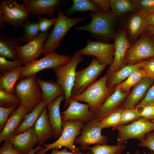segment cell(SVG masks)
Wrapping results in <instances>:
<instances>
[{"mask_svg":"<svg viewBox=\"0 0 154 154\" xmlns=\"http://www.w3.org/2000/svg\"><path fill=\"white\" fill-rule=\"evenodd\" d=\"M23 42L20 37H14L1 35L0 56L10 60H18L16 47Z\"/></svg>","mask_w":154,"mask_h":154,"instance_id":"cell-25","label":"cell"},{"mask_svg":"<svg viewBox=\"0 0 154 154\" xmlns=\"http://www.w3.org/2000/svg\"><path fill=\"white\" fill-rule=\"evenodd\" d=\"M22 65L19 60H9L0 56V72L2 75L9 72Z\"/></svg>","mask_w":154,"mask_h":154,"instance_id":"cell-38","label":"cell"},{"mask_svg":"<svg viewBox=\"0 0 154 154\" xmlns=\"http://www.w3.org/2000/svg\"><path fill=\"white\" fill-rule=\"evenodd\" d=\"M154 83V80L150 78H143L133 88L128 96L123 109L133 108L141 102L149 88Z\"/></svg>","mask_w":154,"mask_h":154,"instance_id":"cell-22","label":"cell"},{"mask_svg":"<svg viewBox=\"0 0 154 154\" xmlns=\"http://www.w3.org/2000/svg\"><path fill=\"white\" fill-rule=\"evenodd\" d=\"M2 11L7 24L14 27L23 26L31 15L25 6L15 0H3L0 2Z\"/></svg>","mask_w":154,"mask_h":154,"instance_id":"cell-12","label":"cell"},{"mask_svg":"<svg viewBox=\"0 0 154 154\" xmlns=\"http://www.w3.org/2000/svg\"><path fill=\"white\" fill-rule=\"evenodd\" d=\"M37 74L23 78L16 83L14 94L27 108L28 114L42 101L41 89L37 83Z\"/></svg>","mask_w":154,"mask_h":154,"instance_id":"cell-3","label":"cell"},{"mask_svg":"<svg viewBox=\"0 0 154 154\" xmlns=\"http://www.w3.org/2000/svg\"><path fill=\"white\" fill-rule=\"evenodd\" d=\"M0 149V154H22L15 149L9 139L5 140Z\"/></svg>","mask_w":154,"mask_h":154,"instance_id":"cell-45","label":"cell"},{"mask_svg":"<svg viewBox=\"0 0 154 154\" xmlns=\"http://www.w3.org/2000/svg\"><path fill=\"white\" fill-rule=\"evenodd\" d=\"M73 2L72 6L65 11V13L69 16L76 12L102 11L93 0H74Z\"/></svg>","mask_w":154,"mask_h":154,"instance_id":"cell-31","label":"cell"},{"mask_svg":"<svg viewBox=\"0 0 154 154\" xmlns=\"http://www.w3.org/2000/svg\"><path fill=\"white\" fill-rule=\"evenodd\" d=\"M48 32L40 33L37 37L22 46H17L16 49L18 56V60L23 66H25L37 59L42 54L44 44L47 38Z\"/></svg>","mask_w":154,"mask_h":154,"instance_id":"cell-14","label":"cell"},{"mask_svg":"<svg viewBox=\"0 0 154 154\" xmlns=\"http://www.w3.org/2000/svg\"><path fill=\"white\" fill-rule=\"evenodd\" d=\"M94 3L98 5L103 11L108 12L111 9L110 0H93Z\"/></svg>","mask_w":154,"mask_h":154,"instance_id":"cell-47","label":"cell"},{"mask_svg":"<svg viewBox=\"0 0 154 154\" xmlns=\"http://www.w3.org/2000/svg\"><path fill=\"white\" fill-rule=\"evenodd\" d=\"M47 105V104L43 101L36 105L30 113L25 116L22 123L15 130L13 135L20 134L33 127L42 111Z\"/></svg>","mask_w":154,"mask_h":154,"instance_id":"cell-27","label":"cell"},{"mask_svg":"<svg viewBox=\"0 0 154 154\" xmlns=\"http://www.w3.org/2000/svg\"><path fill=\"white\" fill-rule=\"evenodd\" d=\"M128 94L114 88V92L94 113V119L100 121L110 114L123 109Z\"/></svg>","mask_w":154,"mask_h":154,"instance_id":"cell-17","label":"cell"},{"mask_svg":"<svg viewBox=\"0 0 154 154\" xmlns=\"http://www.w3.org/2000/svg\"><path fill=\"white\" fill-rule=\"evenodd\" d=\"M38 22L40 33H45L48 32L49 30L54 25L57 19L56 18L50 19L44 18L42 17L38 18Z\"/></svg>","mask_w":154,"mask_h":154,"instance_id":"cell-41","label":"cell"},{"mask_svg":"<svg viewBox=\"0 0 154 154\" xmlns=\"http://www.w3.org/2000/svg\"><path fill=\"white\" fill-rule=\"evenodd\" d=\"M31 15L38 18L43 15L50 19L54 13L64 6L65 1L62 0H22Z\"/></svg>","mask_w":154,"mask_h":154,"instance_id":"cell-16","label":"cell"},{"mask_svg":"<svg viewBox=\"0 0 154 154\" xmlns=\"http://www.w3.org/2000/svg\"><path fill=\"white\" fill-rule=\"evenodd\" d=\"M152 38L153 40V41H154V36H152Z\"/></svg>","mask_w":154,"mask_h":154,"instance_id":"cell-56","label":"cell"},{"mask_svg":"<svg viewBox=\"0 0 154 154\" xmlns=\"http://www.w3.org/2000/svg\"><path fill=\"white\" fill-rule=\"evenodd\" d=\"M151 121L154 122V105L153 107L152 116Z\"/></svg>","mask_w":154,"mask_h":154,"instance_id":"cell-54","label":"cell"},{"mask_svg":"<svg viewBox=\"0 0 154 154\" xmlns=\"http://www.w3.org/2000/svg\"><path fill=\"white\" fill-rule=\"evenodd\" d=\"M85 123L79 120L62 121L63 131L60 137L52 143L43 144V148L37 151L35 154H46L48 151L51 149H59L62 147H68L71 152H80L81 149L80 147H76L74 143L77 136L81 133L82 127Z\"/></svg>","mask_w":154,"mask_h":154,"instance_id":"cell-4","label":"cell"},{"mask_svg":"<svg viewBox=\"0 0 154 154\" xmlns=\"http://www.w3.org/2000/svg\"><path fill=\"white\" fill-rule=\"evenodd\" d=\"M139 12L144 15L154 13V0H135Z\"/></svg>","mask_w":154,"mask_h":154,"instance_id":"cell-39","label":"cell"},{"mask_svg":"<svg viewBox=\"0 0 154 154\" xmlns=\"http://www.w3.org/2000/svg\"><path fill=\"white\" fill-rule=\"evenodd\" d=\"M47 106L42 111L33 127L38 140V144L42 145L54 136L52 128L49 121Z\"/></svg>","mask_w":154,"mask_h":154,"instance_id":"cell-23","label":"cell"},{"mask_svg":"<svg viewBox=\"0 0 154 154\" xmlns=\"http://www.w3.org/2000/svg\"><path fill=\"white\" fill-rule=\"evenodd\" d=\"M21 102L14 94H11L3 89H0V107L5 108L17 107Z\"/></svg>","mask_w":154,"mask_h":154,"instance_id":"cell-35","label":"cell"},{"mask_svg":"<svg viewBox=\"0 0 154 154\" xmlns=\"http://www.w3.org/2000/svg\"><path fill=\"white\" fill-rule=\"evenodd\" d=\"M104 127L101 122L95 119L86 122L82 127L80 135L77 137L74 143L79 144L82 150H85L92 145H102L108 141L107 137L101 134Z\"/></svg>","mask_w":154,"mask_h":154,"instance_id":"cell-11","label":"cell"},{"mask_svg":"<svg viewBox=\"0 0 154 154\" xmlns=\"http://www.w3.org/2000/svg\"><path fill=\"white\" fill-rule=\"evenodd\" d=\"M139 66L138 64H127L119 70L107 76V85L109 88H114L127 79L131 72Z\"/></svg>","mask_w":154,"mask_h":154,"instance_id":"cell-29","label":"cell"},{"mask_svg":"<svg viewBox=\"0 0 154 154\" xmlns=\"http://www.w3.org/2000/svg\"><path fill=\"white\" fill-rule=\"evenodd\" d=\"M22 66L1 76L0 89H3L9 93L14 94V88L19 79Z\"/></svg>","mask_w":154,"mask_h":154,"instance_id":"cell-32","label":"cell"},{"mask_svg":"<svg viewBox=\"0 0 154 154\" xmlns=\"http://www.w3.org/2000/svg\"><path fill=\"white\" fill-rule=\"evenodd\" d=\"M145 31L149 35L154 36V25L148 26Z\"/></svg>","mask_w":154,"mask_h":154,"instance_id":"cell-51","label":"cell"},{"mask_svg":"<svg viewBox=\"0 0 154 154\" xmlns=\"http://www.w3.org/2000/svg\"><path fill=\"white\" fill-rule=\"evenodd\" d=\"M134 154H141L139 150L138 149L135 152Z\"/></svg>","mask_w":154,"mask_h":154,"instance_id":"cell-55","label":"cell"},{"mask_svg":"<svg viewBox=\"0 0 154 154\" xmlns=\"http://www.w3.org/2000/svg\"><path fill=\"white\" fill-rule=\"evenodd\" d=\"M71 58L55 51L51 52L39 59H37L25 66H22L19 79L32 75L46 69H55L67 63Z\"/></svg>","mask_w":154,"mask_h":154,"instance_id":"cell-7","label":"cell"},{"mask_svg":"<svg viewBox=\"0 0 154 154\" xmlns=\"http://www.w3.org/2000/svg\"><path fill=\"white\" fill-rule=\"evenodd\" d=\"M110 0L111 11L117 16L128 12H138L135 0Z\"/></svg>","mask_w":154,"mask_h":154,"instance_id":"cell-30","label":"cell"},{"mask_svg":"<svg viewBox=\"0 0 154 154\" xmlns=\"http://www.w3.org/2000/svg\"><path fill=\"white\" fill-rule=\"evenodd\" d=\"M123 143L114 145L106 144L97 145L88 147L87 149L91 151L93 154H121L127 148Z\"/></svg>","mask_w":154,"mask_h":154,"instance_id":"cell-33","label":"cell"},{"mask_svg":"<svg viewBox=\"0 0 154 154\" xmlns=\"http://www.w3.org/2000/svg\"><path fill=\"white\" fill-rule=\"evenodd\" d=\"M89 17L71 18L66 16L60 10L58 11L56 21L44 44L42 54L45 56L55 51L68 31L75 25Z\"/></svg>","mask_w":154,"mask_h":154,"instance_id":"cell-2","label":"cell"},{"mask_svg":"<svg viewBox=\"0 0 154 154\" xmlns=\"http://www.w3.org/2000/svg\"><path fill=\"white\" fill-rule=\"evenodd\" d=\"M148 26L145 15L139 12L131 14L128 18L126 31L130 42H136Z\"/></svg>","mask_w":154,"mask_h":154,"instance_id":"cell-21","label":"cell"},{"mask_svg":"<svg viewBox=\"0 0 154 154\" xmlns=\"http://www.w3.org/2000/svg\"><path fill=\"white\" fill-rule=\"evenodd\" d=\"M87 45L78 51L81 55L93 56L101 64H112L115 54L114 43H108L90 40H87Z\"/></svg>","mask_w":154,"mask_h":154,"instance_id":"cell-13","label":"cell"},{"mask_svg":"<svg viewBox=\"0 0 154 154\" xmlns=\"http://www.w3.org/2000/svg\"><path fill=\"white\" fill-rule=\"evenodd\" d=\"M145 31L130 46L126 54V65L135 64L154 57V41Z\"/></svg>","mask_w":154,"mask_h":154,"instance_id":"cell-9","label":"cell"},{"mask_svg":"<svg viewBox=\"0 0 154 154\" xmlns=\"http://www.w3.org/2000/svg\"><path fill=\"white\" fill-rule=\"evenodd\" d=\"M140 117L138 108H135L122 109L121 119L117 126L125 125L129 122H132Z\"/></svg>","mask_w":154,"mask_h":154,"instance_id":"cell-36","label":"cell"},{"mask_svg":"<svg viewBox=\"0 0 154 154\" xmlns=\"http://www.w3.org/2000/svg\"><path fill=\"white\" fill-rule=\"evenodd\" d=\"M112 129L118 131L117 144L131 139H137L140 142L147 133L154 130V122L140 117L130 124L112 127Z\"/></svg>","mask_w":154,"mask_h":154,"instance_id":"cell-8","label":"cell"},{"mask_svg":"<svg viewBox=\"0 0 154 154\" xmlns=\"http://www.w3.org/2000/svg\"><path fill=\"white\" fill-rule=\"evenodd\" d=\"M22 35L20 37L22 41L27 43L35 39L40 33L38 22L27 20L24 23Z\"/></svg>","mask_w":154,"mask_h":154,"instance_id":"cell-34","label":"cell"},{"mask_svg":"<svg viewBox=\"0 0 154 154\" xmlns=\"http://www.w3.org/2000/svg\"><path fill=\"white\" fill-rule=\"evenodd\" d=\"M145 71L147 77L154 80V57L137 64Z\"/></svg>","mask_w":154,"mask_h":154,"instance_id":"cell-40","label":"cell"},{"mask_svg":"<svg viewBox=\"0 0 154 154\" xmlns=\"http://www.w3.org/2000/svg\"><path fill=\"white\" fill-rule=\"evenodd\" d=\"M137 145L146 147L154 152V131L147 133L143 140L138 143Z\"/></svg>","mask_w":154,"mask_h":154,"instance_id":"cell-42","label":"cell"},{"mask_svg":"<svg viewBox=\"0 0 154 154\" xmlns=\"http://www.w3.org/2000/svg\"><path fill=\"white\" fill-rule=\"evenodd\" d=\"M107 66L106 64H101L97 59L94 57L87 67L76 71L71 96H77L83 92L88 87L96 81Z\"/></svg>","mask_w":154,"mask_h":154,"instance_id":"cell-10","label":"cell"},{"mask_svg":"<svg viewBox=\"0 0 154 154\" xmlns=\"http://www.w3.org/2000/svg\"><path fill=\"white\" fill-rule=\"evenodd\" d=\"M122 110L110 114L100 121L104 128L112 127L118 125L121 119Z\"/></svg>","mask_w":154,"mask_h":154,"instance_id":"cell-37","label":"cell"},{"mask_svg":"<svg viewBox=\"0 0 154 154\" xmlns=\"http://www.w3.org/2000/svg\"><path fill=\"white\" fill-rule=\"evenodd\" d=\"M37 80L41 91L42 101L47 104L53 102L58 96L64 95L61 86L52 80H45L38 78Z\"/></svg>","mask_w":154,"mask_h":154,"instance_id":"cell-26","label":"cell"},{"mask_svg":"<svg viewBox=\"0 0 154 154\" xmlns=\"http://www.w3.org/2000/svg\"><path fill=\"white\" fill-rule=\"evenodd\" d=\"M89 16L92 18L90 22L86 25L76 27L75 30L88 31L98 41L109 43L116 33L115 26L117 16L111 11L92 12Z\"/></svg>","mask_w":154,"mask_h":154,"instance_id":"cell-1","label":"cell"},{"mask_svg":"<svg viewBox=\"0 0 154 154\" xmlns=\"http://www.w3.org/2000/svg\"><path fill=\"white\" fill-rule=\"evenodd\" d=\"M147 77L145 70L139 66L134 69L125 81L115 87L123 92L129 94L131 88L134 86L142 78Z\"/></svg>","mask_w":154,"mask_h":154,"instance_id":"cell-28","label":"cell"},{"mask_svg":"<svg viewBox=\"0 0 154 154\" xmlns=\"http://www.w3.org/2000/svg\"><path fill=\"white\" fill-rule=\"evenodd\" d=\"M7 25L3 12L0 9V29L1 30L2 29L4 28Z\"/></svg>","mask_w":154,"mask_h":154,"instance_id":"cell-50","label":"cell"},{"mask_svg":"<svg viewBox=\"0 0 154 154\" xmlns=\"http://www.w3.org/2000/svg\"><path fill=\"white\" fill-rule=\"evenodd\" d=\"M115 54L112 64L106 74L108 76L126 65L125 58L128 50L131 45L126 32L123 29L117 31L114 35Z\"/></svg>","mask_w":154,"mask_h":154,"instance_id":"cell-15","label":"cell"},{"mask_svg":"<svg viewBox=\"0 0 154 154\" xmlns=\"http://www.w3.org/2000/svg\"><path fill=\"white\" fill-rule=\"evenodd\" d=\"M143 154H154V152L152 151H150V152L149 151L146 152L144 150H142Z\"/></svg>","mask_w":154,"mask_h":154,"instance_id":"cell-53","label":"cell"},{"mask_svg":"<svg viewBox=\"0 0 154 154\" xmlns=\"http://www.w3.org/2000/svg\"><path fill=\"white\" fill-rule=\"evenodd\" d=\"M68 148L66 147H64L62 150H59L57 148H54L50 154H93L92 152L90 151L87 153H83L81 152L78 153H75L70 152L68 150Z\"/></svg>","mask_w":154,"mask_h":154,"instance_id":"cell-48","label":"cell"},{"mask_svg":"<svg viewBox=\"0 0 154 154\" xmlns=\"http://www.w3.org/2000/svg\"><path fill=\"white\" fill-rule=\"evenodd\" d=\"M64 100V95L60 96L46 106L49 121L53 129L55 139H57L60 137L63 131L60 106L61 102Z\"/></svg>","mask_w":154,"mask_h":154,"instance_id":"cell-24","label":"cell"},{"mask_svg":"<svg viewBox=\"0 0 154 154\" xmlns=\"http://www.w3.org/2000/svg\"><path fill=\"white\" fill-rule=\"evenodd\" d=\"M83 61L82 55L76 51L67 63L53 69L57 77L56 83L61 86L64 93V109L67 108L69 105V100L75 82L76 67L79 63Z\"/></svg>","mask_w":154,"mask_h":154,"instance_id":"cell-6","label":"cell"},{"mask_svg":"<svg viewBox=\"0 0 154 154\" xmlns=\"http://www.w3.org/2000/svg\"><path fill=\"white\" fill-rule=\"evenodd\" d=\"M43 148V146L41 147L40 145H38L34 149L31 151L29 154H35V153L37 151Z\"/></svg>","mask_w":154,"mask_h":154,"instance_id":"cell-52","label":"cell"},{"mask_svg":"<svg viewBox=\"0 0 154 154\" xmlns=\"http://www.w3.org/2000/svg\"><path fill=\"white\" fill-rule=\"evenodd\" d=\"M28 114L27 110L23 105L21 104L11 114L0 133V142L9 139L13 135L21 125L25 116Z\"/></svg>","mask_w":154,"mask_h":154,"instance_id":"cell-20","label":"cell"},{"mask_svg":"<svg viewBox=\"0 0 154 154\" xmlns=\"http://www.w3.org/2000/svg\"><path fill=\"white\" fill-rule=\"evenodd\" d=\"M148 105H154V83L148 89L142 100L135 108H139Z\"/></svg>","mask_w":154,"mask_h":154,"instance_id":"cell-44","label":"cell"},{"mask_svg":"<svg viewBox=\"0 0 154 154\" xmlns=\"http://www.w3.org/2000/svg\"><path fill=\"white\" fill-rule=\"evenodd\" d=\"M17 107L5 108L0 107V131L3 129L11 113Z\"/></svg>","mask_w":154,"mask_h":154,"instance_id":"cell-43","label":"cell"},{"mask_svg":"<svg viewBox=\"0 0 154 154\" xmlns=\"http://www.w3.org/2000/svg\"><path fill=\"white\" fill-rule=\"evenodd\" d=\"M153 106V105H148L141 107V109L139 110L140 117L151 121L152 116Z\"/></svg>","mask_w":154,"mask_h":154,"instance_id":"cell-46","label":"cell"},{"mask_svg":"<svg viewBox=\"0 0 154 154\" xmlns=\"http://www.w3.org/2000/svg\"><path fill=\"white\" fill-rule=\"evenodd\" d=\"M62 121L79 120L85 122L94 119V114L90 111L89 105L79 102L70 97L67 109L61 113Z\"/></svg>","mask_w":154,"mask_h":154,"instance_id":"cell-18","label":"cell"},{"mask_svg":"<svg viewBox=\"0 0 154 154\" xmlns=\"http://www.w3.org/2000/svg\"><path fill=\"white\" fill-rule=\"evenodd\" d=\"M148 26L154 25V13L145 15Z\"/></svg>","mask_w":154,"mask_h":154,"instance_id":"cell-49","label":"cell"},{"mask_svg":"<svg viewBox=\"0 0 154 154\" xmlns=\"http://www.w3.org/2000/svg\"><path fill=\"white\" fill-rule=\"evenodd\" d=\"M107 76L106 74L89 86L81 94L70 97L88 103L90 106V111L94 113L114 90V88L107 87Z\"/></svg>","mask_w":154,"mask_h":154,"instance_id":"cell-5","label":"cell"},{"mask_svg":"<svg viewBox=\"0 0 154 154\" xmlns=\"http://www.w3.org/2000/svg\"><path fill=\"white\" fill-rule=\"evenodd\" d=\"M9 139L14 148L22 154H29L38 143L33 127L20 134H14Z\"/></svg>","mask_w":154,"mask_h":154,"instance_id":"cell-19","label":"cell"}]
</instances>
